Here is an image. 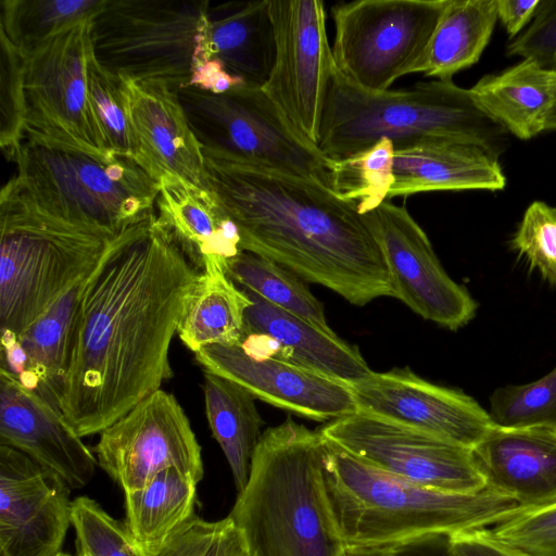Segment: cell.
<instances>
[{
    "label": "cell",
    "instance_id": "1",
    "mask_svg": "<svg viewBox=\"0 0 556 556\" xmlns=\"http://www.w3.org/2000/svg\"><path fill=\"white\" fill-rule=\"evenodd\" d=\"M198 277L156 213L116 239L80 300L60 401L81 438L173 376L170 343Z\"/></svg>",
    "mask_w": 556,
    "mask_h": 556
},
{
    "label": "cell",
    "instance_id": "2",
    "mask_svg": "<svg viewBox=\"0 0 556 556\" xmlns=\"http://www.w3.org/2000/svg\"><path fill=\"white\" fill-rule=\"evenodd\" d=\"M206 182L242 251L364 306L392 296L379 243L356 206L313 179L203 150Z\"/></svg>",
    "mask_w": 556,
    "mask_h": 556
},
{
    "label": "cell",
    "instance_id": "3",
    "mask_svg": "<svg viewBox=\"0 0 556 556\" xmlns=\"http://www.w3.org/2000/svg\"><path fill=\"white\" fill-rule=\"evenodd\" d=\"M326 444V500L342 547L388 548L484 530L520 509L488 489L452 493L417 485Z\"/></svg>",
    "mask_w": 556,
    "mask_h": 556
},
{
    "label": "cell",
    "instance_id": "4",
    "mask_svg": "<svg viewBox=\"0 0 556 556\" xmlns=\"http://www.w3.org/2000/svg\"><path fill=\"white\" fill-rule=\"evenodd\" d=\"M326 441L288 416L265 429L229 518L249 556H336L342 544L329 513Z\"/></svg>",
    "mask_w": 556,
    "mask_h": 556
},
{
    "label": "cell",
    "instance_id": "5",
    "mask_svg": "<svg viewBox=\"0 0 556 556\" xmlns=\"http://www.w3.org/2000/svg\"><path fill=\"white\" fill-rule=\"evenodd\" d=\"M381 139L391 140L395 150L425 141L468 143L497 159L508 146L506 129L481 110L470 89L452 79L368 93L348 84L334 68L317 149L340 161Z\"/></svg>",
    "mask_w": 556,
    "mask_h": 556
},
{
    "label": "cell",
    "instance_id": "6",
    "mask_svg": "<svg viewBox=\"0 0 556 556\" xmlns=\"http://www.w3.org/2000/svg\"><path fill=\"white\" fill-rule=\"evenodd\" d=\"M9 160L13 189L67 223L118 236L155 213L157 181L129 157L25 134Z\"/></svg>",
    "mask_w": 556,
    "mask_h": 556
},
{
    "label": "cell",
    "instance_id": "7",
    "mask_svg": "<svg viewBox=\"0 0 556 556\" xmlns=\"http://www.w3.org/2000/svg\"><path fill=\"white\" fill-rule=\"evenodd\" d=\"M0 326L1 333L14 337L91 270L122 235L49 215L9 182L0 193Z\"/></svg>",
    "mask_w": 556,
    "mask_h": 556
},
{
    "label": "cell",
    "instance_id": "8",
    "mask_svg": "<svg viewBox=\"0 0 556 556\" xmlns=\"http://www.w3.org/2000/svg\"><path fill=\"white\" fill-rule=\"evenodd\" d=\"M208 1L105 0L91 17L97 62L131 80L189 86L210 60Z\"/></svg>",
    "mask_w": 556,
    "mask_h": 556
},
{
    "label": "cell",
    "instance_id": "9",
    "mask_svg": "<svg viewBox=\"0 0 556 556\" xmlns=\"http://www.w3.org/2000/svg\"><path fill=\"white\" fill-rule=\"evenodd\" d=\"M177 93L203 150L331 189L333 161L289 124L262 87L245 84L224 93L186 87Z\"/></svg>",
    "mask_w": 556,
    "mask_h": 556
},
{
    "label": "cell",
    "instance_id": "10",
    "mask_svg": "<svg viewBox=\"0 0 556 556\" xmlns=\"http://www.w3.org/2000/svg\"><path fill=\"white\" fill-rule=\"evenodd\" d=\"M447 0H357L331 9V46L342 78L380 93L410 74L424 54Z\"/></svg>",
    "mask_w": 556,
    "mask_h": 556
},
{
    "label": "cell",
    "instance_id": "11",
    "mask_svg": "<svg viewBox=\"0 0 556 556\" xmlns=\"http://www.w3.org/2000/svg\"><path fill=\"white\" fill-rule=\"evenodd\" d=\"M318 431L355 458L417 485L452 493L485 489L470 448L389 418L356 410Z\"/></svg>",
    "mask_w": 556,
    "mask_h": 556
},
{
    "label": "cell",
    "instance_id": "12",
    "mask_svg": "<svg viewBox=\"0 0 556 556\" xmlns=\"http://www.w3.org/2000/svg\"><path fill=\"white\" fill-rule=\"evenodd\" d=\"M91 17L59 31L24 54V135L112 154L105 148L89 97Z\"/></svg>",
    "mask_w": 556,
    "mask_h": 556
},
{
    "label": "cell",
    "instance_id": "13",
    "mask_svg": "<svg viewBox=\"0 0 556 556\" xmlns=\"http://www.w3.org/2000/svg\"><path fill=\"white\" fill-rule=\"evenodd\" d=\"M276 52L263 91L306 140L317 147L334 72L320 0H270Z\"/></svg>",
    "mask_w": 556,
    "mask_h": 556
},
{
    "label": "cell",
    "instance_id": "14",
    "mask_svg": "<svg viewBox=\"0 0 556 556\" xmlns=\"http://www.w3.org/2000/svg\"><path fill=\"white\" fill-rule=\"evenodd\" d=\"M94 446L98 465L125 493L142 488L156 473L175 468L199 483L201 446L184 408L159 389L101 431Z\"/></svg>",
    "mask_w": 556,
    "mask_h": 556
},
{
    "label": "cell",
    "instance_id": "15",
    "mask_svg": "<svg viewBox=\"0 0 556 556\" xmlns=\"http://www.w3.org/2000/svg\"><path fill=\"white\" fill-rule=\"evenodd\" d=\"M364 217L382 251L392 298L453 331L475 318L478 303L445 271L427 233L405 206L387 200Z\"/></svg>",
    "mask_w": 556,
    "mask_h": 556
},
{
    "label": "cell",
    "instance_id": "16",
    "mask_svg": "<svg viewBox=\"0 0 556 556\" xmlns=\"http://www.w3.org/2000/svg\"><path fill=\"white\" fill-rule=\"evenodd\" d=\"M357 410L472 450L496 425L470 395L425 380L408 367L371 371L349 384Z\"/></svg>",
    "mask_w": 556,
    "mask_h": 556
},
{
    "label": "cell",
    "instance_id": "17",
    "mask_svg": "<svg viewBox=\"0 0 556 556\" xmlns=\"http://www.w3.org/2000/svg\"><path fill=\"white\" fill-rule=\"evenodd\" d=\"M70 486L23 452L0 445V556H55L72 525Z\"/></svg>",
    "mask_w": 556,
    "mask_h": 556
},
{
    "label": "cell",
    "instance_id": "18",
    "mask_svg": "<svg viewBox=\"0 0 556 556\" xmlns=\"http://www.w3.org/2000/svg\"><path fill=\"white\" fill-rule=\"evenodd\" d=\"M194 357L204 371L298 416L328 422L357 410L349 384L279 357L251 354L240 344L206 346Z\"/></svg>",
    "mask_w": 556,
    "mask_h": 556
},
{
    "label": "cell",
    "instance_id": "19",
    "mask_svg": "<svg viewBox=\"0 0 556 556\" xmlns=\"http://www.w3.org/2000/svg\"><path fill=\"white\" fill-rule=\"evenodd\" d=\"M0 445L23 452L71 489L87 485L98 464L58 406L1 368Z\"/></svg>",
    "mask_w": 556,
    "mask_h": 556
},
{
    "label": "cell",
    "instance_id": "20",
    "mask_svg": "<svg viewBox=\"0 0 556 556\" xmlns=\"http://www.w3.org/2000/svg\"><path fill=\"white\" fill-rule=\"evenodd\" d=\"M122 90L147 173L156 181L172 174L210 190L202 147L189 125L178 90L127 78H122Z\"/></svg>",
    "mask_w": 556,
    "mask_h": 556
},
{
    "label": "cell",
    "instance_id": "21",
    "mask_svg": "<svg viewBox=\"0 0 556 556\" xmlns=\"http://www.w3.org/2000/svg\"><path fill=\"white\" fill-rule=\"evenodd\" d=\"M252 304L245 311L240 345L251 354L279 357L323 372L346 384L371 369L357 346L242 289Z\"/></svg>",
    "mask_w": 556,
    "mask_h": 556
},
{
    "label": "cell",
    "instance_id": "22",
    "mask_svg": "<svg viewBox=\"0 0 556 556\" xmlns=\"http://www.w3.org/2000/svg\"><path fill=\"white\" fill-rule=\"evenodd\" d=\"M471 451L485 489L520 508L556 502V427L495 426Z\"/></svg>",
    "mask_w": 556,
    "mask_h": 556
},
{
    "label": "cell",
    "instance_id": "23",
    "mask_svg": "<svg viewBox=\"0 0 556 556\" xmlns=\"http://www.w3.org/2000/svg\"><path fill=\"white\" fill-rule=\"evenodd\" d=\"M100 262L18 337L1 333L0 368L59 408L80 300Z\"/></svg>",
    "mask_w": 556,
    "mask_h": 556
},
{
    "label": "cell",
    "instance_id": "24",
    "mask_svg": "<svg viewBox=\"0 0 556 556\" xmlns=\"http://www.w3.org/2000/svg\"><path fill=\"white\" fill-rule=\"evenodd\" d=\"M157 185L156 219L199 273L226 268L242 252L239 230L212 190L172 174Z\"/></svg>",
    "mask_w": 556,
    "mask_h": 556
},
{
    "label": "cell",
    "instance_id": "25",
    "mask_svg": "<svg viewBox=\"0 0 556 556\" xmlns=\"http://www.w3.org/2000/svg\"><path fill=\"white\" fill-rule=\"evenodd\" d=\"M396 195L445 190H502L506 177L498 159L484 149L462 142L425 141L394 152Z\"/></svg>",
    "mask_w": 556,
    "mask_h": 556
},
{
    "label": "cell",
    "instance_id": "26",
    "mask_svg": "<svg viewBox=\"0 0 556 556\" xmlns=\"http://www.w3.org/2000/svg\"><path fill=\"white\" fill-rule=\"evenodd\" d=\"M210 59L248 85L262 87L274 65L276 43L268 0L245 3L208 1Z\"/></svg>",
    "mask_w": 556,
    "mask_h": 556
},
{
    "label": "cell",
    "instance_id": "27",
    "mask_svg": "<svg viewBox=\"0 0 556 556\" xmlns=\"http://www.w3.org/2000/svg\"><path fill=\"white\" fill-rule=\"evenodd\" d=\"M470 92L492 119L515 137L529 140L544 130L556 94V73L531 60L480 78Z\"/></svg>",
    "mask_w": 556,
    "mask_h": 556
},
{
    "label": "cell",
    "instance_id": "28",
    "mask_svg": "<svg viewBox=\"0 0 556 556\" xmlns=\"http://www.w3.org/2000/svg\"><path fill=\"white\" fill-rule=\"evenodd\" d=\"M497 21L495 0H447L412 73L442 80L477 63Z\"/></svg>",
    "mask_w": 556,
    "mask_h": 556
},
{
    "label": "cell",
    "instance_id": "29",
    "mask_svg": "<svg viewBox=\"0 0 556 556\" xmlns=\"http://www.w3.org/2000/svg\"><path fill=\"white\" fill-rule=\"evenodd\" d=\"M252 304L247 293L226 274L213 266L199 273L179 323L177 334L193 353L211 345L240 344L244 317Z\"/></svg>",
    "mask_w": 556,
    "mask_h": 556
},
{
    "label": "cell",
    "instance_id": "30",
    "mask_svg": "<svg viewBox=\"0 0 556 556\" xmlns=\"http://www.w3.org/2000/svg\"><path fill=\"white\" fill-rule=\"evenodd\" d=\"M205 415L230 467L238 493L243 490L264 426L255 397L239 384L204 371Z\"/></svg>",
    "mask_w": 556,
    "mask_h": 556
},
{
    "label": "cell",
    "instance_id": "31",
    "mask_svg": "<svg viewBox=\"0 0 556 556\" xmlns=\"http://www.w3.org/2000/svg\"><path fill=\"white\" fill-rule=\"evenodd\" d=\"M197 482L169 468L125 493V525L142 553L162 544L194 514Z\"/></svg>",
    "mask_w": 556,
    "mask_h": 556
},
{
    "label": "cell",
    "instance_id": "32",
    "mask_svg": "<svg viewBox=\"0 0 556 556\" xmlns=\"http://www.w3.org/2000/svg\"><path fill=\"white\" fill-rule=\"evenodd\" d=\"M225 270L241 289L327 332H333L328 326L321 302L312 294L304 280L291 270L245 251L228 261Z\"/></svg>",
    "mask_w": 556,
    "mask_h": 556
},
{
    "label": "cell",
    "instance_id": "33",
    "mask_svg": "<svg viewBox=\"0 0 556 556\" xmlns=\"http://www.w3.org/2000/svg\"><path fill=\"white\" fill-rule=\"evenodd\" d=\"M105 0H2L0 31L27 54L47 39L93 16Z\"/></svg>",
    "mask_w": 556,
    "mask_h": 556
},
{
    "label": "cell",
    "instance_id": "34",
    "mask_svg": "<svg viewBox=\"0 0 556 556\" xmlns=\"http://www.w3.org/2000/svg\"><path fill=\"white\" fill-rule=\"evenodd\" d=\"M394 146L381 139L366 150L333 161L331 190L340 199L354 204L362 215L388 200L394 182Z\"/></svg>",
    "mask_w": 556,
    "mask_h": 556
},
{
    "label": "cell",
    "instance_id": "35",
    "mask_svg": "<svg viewBox=\"0 0 556 556\" xmlns=\"http://www.w3.org/2000/svg\"><path fill=\"white\" fill-rule=\"evenodd\" d=\"M88 85L91 106L108 152L129 157L144 169L142 151L125 108L122 78L102 67L92 54Z\"/></svg>",
    "mask_w": 556,
    "mask_h": 556
},
{
    "label": "cell",
    "instance_id": "36",
    "mask_svg": "<svg viewBox=\"0 0 556 556\" xmlns=\"http://www.w3.org/2000/svg\"><path fill=\"white\" fill-rule=\"evenodd\" d=\"M489 414L505 428L556 427V367L533 382L496 389Z\"/></svg>",
    "mask_w": 556,
    "mask_h": 556
},
{
    "label": "cell",
    "instance_id": "37",
    "mask_svg": "<svg viewBox=\"0 0 556 556\" xmlns=\"http://www.w3.org/2000/svg\"><path fill=\"white\" fill-rule=\"evenodd\" d=\"M72 526L77 556H143L126 525L92 498L79 496L72 501Z\"/></svg>",
    "mask_w": 556,
    "mask_h": 556
},
{
    "label": "cell",
    "instance_id": "38",
    "mask_svg": "<svg viewBox=\"0 0 556 556\" xmlns=\"http://www.w3.org/2000/svg\"><path fill=\"white\" fill-rule=\"evenodd\" d=\"M143 556H249L241 532L229 517L206 521L193 515Z\"/></svg>",
    "mask_w": 556,
    "mask_h": 556
},
{
    "label": "cell",
    "instance_id": "39",
    "mask_svg": "<svg viewBox=\"0 0 556 556\" xmlns=\"http://www.w3.org/2000/svg\"><path fill=\"white\" fill-rule=\"evenodd\" d=\"M25 55L0 31V146L10 159L24 136Z\"/></svg>",
    "mask_w": 556,
    "mask_h": 556
},
{
    "label": "cell",
    "instance_id": "40",
    "mask_svg": "<svg viewBox=\"0 0 556 556\" xmlns=\"http://www.w3.org/2000/svg\"><path fill=\"white\" fill-rule=\"evenodd\" d=\"M484 531L523 556H556V502L520 508Z\"/></svg>",
    "mask_w": 556,
    "mask_h": 556
},
{
    "label": "cell",
    "instance_id": "41",
    "mask_svg": "<svg viewBox=\"0 0 556 556\" xmlns=\"http://www.w3.org/2000/svg\"><path fill=\"white\" fill-rule=\"evenodd\" d=\"M510 243L531 268L556 287V207L543 201L532 202Z\"/></svg>",
    "mask_w": 556,
    "mask_h": 556
},
{
    "label": "cell",
    "instance_id": "42",
    "mask_svg": "<svg viewBox=\"0 0 556 556\" xmlns=\"http://www.w3.org/2000/svg\"><path fill=\"white\" fill-rule=\"evenodd\" d=\"M506 54L556 73V0H540L530 24L508 40Z\"/></svg>",
    "mask_w": 556,
    "mask_h": 556
},
{
    "label": "cell",
    "instance_id": "43",
    "mask_svg": "<svg viewBox=\"0 0 556 556\" xmlns=\"http://www.w3.org/2000/svg\"><path fill=\"white\" fill-rule=\"evenodd\" d=\"M450 551L451 556H523L494 541L484 530L452 535Z\"/></svg>",
    "mask_w": 556,
    "mask_h": 556
},
{
    "label": "cell",
    "instance_id": "44",
    "mask_svg": "<svg viewBox=\"0 0 556 556\" xmlns=\"http://www.w3.org/2000/svg\"><path fill=\"white\" fill-rule=\"evenodd\" d=\"M242 85H245L243 79L229 74L217 59H210L194 68L188 87L211 93H224Z\"/></svg>",
    "mask_w": 556,
    "mask_h": 556
},
{
    "label": "cell",
    "instance_id": "45",
    "mask_svg": "<svg viewBox=\"0 0 556 556\" xmlns=\"http://www.w3.org/2000/svg\"><path fill=\"white\" fill-rule=\"evenodd\" d=\"M497 20L509 39L517 37L531 22L540 0H495Z\"/></svg>",
    "mask_w": 556,
    "mask_h": 556
},
{
    "label": "cell",
    "instance_id": "46",
    "mask_svg": "<svg viewBox=\"0 0 556 556\" xmlns=\"http://www.w3.org/2000/svg\"><path fill=\"white\" fill-rule=\"evenodd\" d=\"M336 556H391L387 548L341 547Z\"/></svg>",
    "mask_w": 556,
    "mask_h": 556
},
{
    "label": "cell",
    "instance_id": "47",
    "mask_svg": "<svg viewBox=\"0 0 556 556\" xmlns=\"http://www.w3.org/2000/svg\"><path fill=\"white\" fill-rule=\"evenodd\" d=\"M544 130H556V94L547 113Z\"/></svg>",
    "mask_w": 556,
    "mask_h": 556
},
{
    "label": "cell",
    "instance_id": "48",
    "mask_svg": "<svg viewBox=\"0 0 556 556\" xmlns=\"http://www.w3.org/2000/svg\"><path fill=\"white\" fill-rule=\"evenodd\" d=\"M55 556H70V555H67V554H65V553L60 552V553H59V554H56Z\"/></svg>",
    "mask_w": 556,
    "mask_h": 556
}]
</instances>
